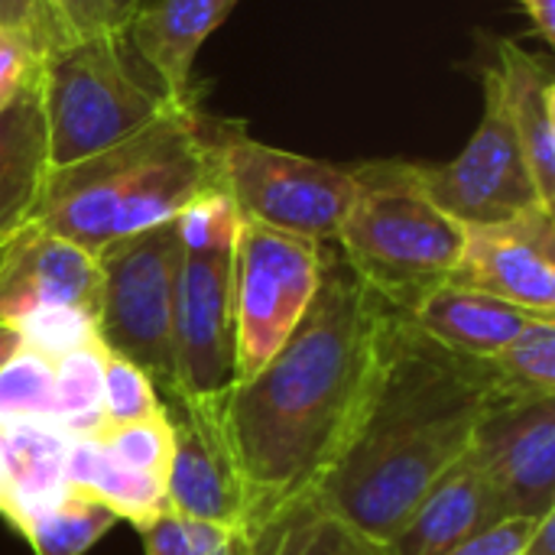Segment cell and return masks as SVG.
I'll return each mask as SVG.
<instances>
[{
  "instance_id": "6da1fadb",
  "label": "cell",
  "mask_w": 555,
  "mask_h": 555,
  "mask_svg": "<svg viewBox=\"0 0 555 555\" xmlns=\"http://www.w3.org/2000/svg\"><path fill=\"white\" fill-rule=\"evenodd\" d=\"M393 312L338 247L325 244L309 312L221 406L244 491V530L312 491L332 468L374 384Z\"/></svg>"
},
{
  "instance_id": "7a4b0ae2",
  "label": "cell",
  "mask_w": 555,
  "mask_h": 555,
  "mask_svg": "<svg viewBox=\"0 0 555 555\" xmlns=\"http://www.w3.org/2000/svg\"><path fill=\"white\" fill-rule=\"evenodd\" d=\"M501 397L485 361L459 358L393 312L367 400L319 498L387 543L423 494L455 468Z\"/></svg>"
},
{
  "instance_id": "3957f363",
  "label": "cell",
  "mask_w": 555,
  "mask_h": 555,
  "mask_svg": "<svg viewBox=\"0 0 555 555\" xmlns=\"http://www.w3.org/2000/svg\"><path fill=\"white\" fill-rule=\"evenodd\" d=\"M218 130L192 104L98 156L49 169L33 224L98 257L120 237L172 221L221 185Z\"/></svg>"
},
{
  "instance_id": "277c9868",
  "label": "cell",
  "mask_w": 555,
  "mask_h": 555,
  "mask_svg": "<svg viewBox=\"0 0 555 555\" xmlns=\"http://www.w3.org/2000/svg\"><path fill=\"white\" fill-rule=\"evenodd\" d=\"M351 169L358 192L335 247L387 306L410 312L426 293L449 283L465 228L433 205L410 163L380 159Z\"/></svg>"
},
{
  "instance_id": "5b68a950",
  "label": "cell",
  "mask_w": 555,
  "mask_h": 555,
  "mask_svg": "<svg viewBox=\"0 0 555 555\" xmlns=\"http://www.w3.org/2000/svg\"><path fill=\"white\" fill-rule=\"evenodd\" d=\"M127 33H88L39 59V98L49 140V169L98 156L156 120L192 107L176 104L137 72Z\"/></svg>"
},
{
  "instance_id": "8992f818",
  "label": "cell",
  "mask_w": 555,
  "mask_h": 555,
  "mask_svg": "<svg viewBox=\"0 0 555 555\" xmlns=\"http://www.w3.org/2000/svg\"><path fill=\"white\" fill-rule=\"evenodd\" d=\"M218 176L241 221L312 244H335L358 192L351 166L267 146L234 127L218 130Z\"/></svg>"
},
{
  "instance_id": "52a82bcc",
  "label": "cell",
  "mask_w": 555,
  "mask_h": 555,
  "mask_svg": "<svg viewBox=\"0 0 555 555\" xmlns=\"http://www.w3.org/2000/svg\"><path fill=\"white\" fill-rule=\"evenodd\" d=\"M176 221L120 237L98 254V341L143 367L159 397L172 390V302L179 273Z\"/></svg>"
},
{
  "instance_id": "ba28073f",
  "label": "cell",
  "mask_w": 555,
  "mask_h": 555,
  "mask_svg": "<svg viewBox=\"0 0 555 555\" xmlns=\"http://www.w3.org/2000/svg\"><path fill=\"white\" fill-rule=\"evenodd\" d=\"M322 250L325 244L241 221L234 241L237 384L254 377L309 312L322 283Z\"/></svg>"
},
{
  "instance_id": "9c48e42d",
  "label": "cell",
  "mask_w": 555,
  "mask_h": 555,
  "mask_svg": "<svg viewBox=\"0 0 555 555\" xmlns=\"http://www.w3.org/2000/svg\"><path fill=\"white\" fill-rule=\"evenodd\" d=\"M410 166L433 205H439L462 228L498 224L543 205L504 107L494 68L485 72V114L468 146L452 163Z\"/></svg>"
},
{
  "instance_id": "30bf717a",
  "label": "cell",
  "mask_w": 555,
  "mask_h": 555,
  "mask_svg": "<svg viewBox=\"0 0 555 555\" xmlns=\"http://www.w3.org/2000/svg\"><path fill=\"white\" fill-rule=\"evenodd\" d=\"M234 384V244L182 247L172 302L169 393L224 403Z\"/></svg>"
},
{
  "instance_id": "8fae6325",
  "label": "cell",
  "mask_w": 555,
  "mask_h": 555,
  "mask_svg": "<svg viewBox=\"0 0 555 555\" xmlns=\"http://www.w3.org/2000/svg\"><path fill=\"white\" fill-rule=\"evenodd\" d=\"M491 485L507 517L555 511V397L498 400L465 455Z\"/></svg>"
},
{
  "instance_id": "7c38bea8",
  "label": "cell",
  "mask_w": 555,
  "mask_h": 555,
  "mask_svg": "<svg viewBox=\"0 0 555 555\" xmlns=\"http://www.w3.org/2000/svg\"><path fill=\"white\" fill-rule=\"evenodd\" d=\"M159 400L172 429L169 511L185 520L244 530V491L224 433V403H202L182 393H163Z\"/></svg>"
},
{
  "instance_id": "4fadbf2b",
  "label": "cell",
  "mask_w": 555,
  "mask_h": 555,
  "mask_svg": "<svg viewBox=\"0 0 555 555\" xmlns=\"http://www.w3.org/2000/svg\"><path fill=\"white\" fill-rule=\"evenodd\" d=\"M449 283L555 319V211L540 205L498 224L465 228Z\"/></svg>"
},
{
  "instance_id": "5bb4252c",
  "label": "cell",
  "mask_w": 555,
  "mask_h": 555,
  "mask_svg": "<svg viewBox=\"0 0 555 555\" xmlns=\"http://www.w3.org/2000/svg\"><path fill=\"white\" fill-rule=\"evenodd\" d=\"M98 257L29 224L0 250V322H20L42 306H75L98 315Z\"/></svg>"
},
{
  "instance_id": "9a60e30c",
  "label": "cell",
  "mask_w": 555,
  "mask_h": 555,
  "mask_svg": "<svg viewBox=\"0 0 555 555\" xmlns=\"http://www.w3.org/2000/svg\"><path fill=\"white\" fill-rule=\"evenodd\" d=\"M237 0H143L127 26V42L143 72L176 104L192 101V65L205 39Z\"/></svg>"
},
{
  "instance_id": "2e32d148",
  "label": "cell",
  "mask_w": 555,
  "mask_h": 555,
  "mask_svg": "<svg viewBox=\"0 0 555 555\" xmlns=\"http://www.w3.org/2000/svg\"><path fill=\"white\" fill-rule=\"evenodd\" d=\"M504 517L507 514L485 475L468 459H462L406 514L397 533L384 543V553L442 555Z\"/></svg>"
},
{
  "instance_id": "e0dca14e",
  "label": "cell",
  "mask_w": 555,
  "mask_h": 555,
  "mask_svg": "<svg viewBox=\"0 0 555 555\" xmlns=\"http://www.w3.org/2000/svg\"><path fill=\"white\" fill-rule=\"evenodd\" d=\"M403 315L420 335L468 361L498 358L533 319H550L455 283L436 286Z\"/></svg>"
},
{
  "instance_id": "ac0fdd59",
  "label": "cell",
  "mask_w": 555,
  "mask_h": 555,
  "mask_svg": "<svg viewBox=\"0 0 555 555\" xmlns=\"http://www.w3.org/2000/svg\"><path fill=\"white\" fill-rule=\"evenodd\" d=\"M498 85L524 159L546 208L555 211V75L546 55L504 39L498 46Z\"/></svg>"
},
{
  "instance_id": "d6986e66",
  "label": "cell",
  "mask_w": 555,
  "mask_h": 555,
  "mask_svg": "<svg viewBox=\"0 0 555 555\" xmlns=\"http://www.w3.org/2000/svg\"><path fill=\"white\" fill-rule=\"evenodd\" d=\"M49 179V140L39 75L0 107V250L33 224Z\"/></svg>"
},
{
  "instance_id": "ffe728a7",
  "label": "cell",
  "mask_w": 555,
  "mask_h": 555,
  "mask_svg": "<svg viewBox=\"0 0 555 555\" xmlns=\"http://www.w3.org/2000/svg\"><path fill=\"white\" fill-rule=\"evenodd\" d=\"M68 439L52 426L3 423L0 426V517L20 533L68 494L65 478Z\"/></svg>"
},
{
  "instance_id": "44dd1931",
  "label": "cell",
  "mask_w": 555,
  "mask_h": 555,
  "mask_svg": "<svg viewBox=\"0 0 555 555\" xmlns=\"http://www.w3.org/2000/svg\"><path fill=\"white\" fill-rule=\"evenodd\" d=\"M244 555H387L319 491H302L244 530Z\"/></svg>"
},
{
  "instance_id": "7402d4cb",
  "label": "cell",
  "mask_w": 555,
  "mask_h": 555,
  "mask_svg": "<svg viewBox=\"0 0 555 555\" xmlns=\"http://www.w3.org/2000/svg\"><path fill=\"white\" fill-rule=\"evenodd\" d=\"M65 478L72 488L104 504L117 520L133 524L137 533L169 511L166 485L124 465L98 439H68Z\"/></svg>"
},
{
  "instance_id": "603a6c76",
  "label": "cell",
  "mask_w": 555,
  "mask_h": 555,
  "mask_svg": "<svg viewBox=\"0 0 555 555\" xmlns=\"http://www.w3.org/2000/svg\"><path fill=\"white\" fill-rule=\"evenodd\" d=\"M104 354L107 348L101 341H91L52 364L55 429L65 439H94L104 429L101 420Z\"/></svg>"
},
{
  "instance_id": "cb8c5ba5",
  "label": "cell",
  "mask_w": 555,
  "mask_h": 555,
  "mask_svg": "<svg viewBox=\"0 0 555 555\" xmlns=\"http://www.w3.org/2000/svg\"><path fill=\"white\" fill-rule=\"evenodd\" d=\"M114 524L117 517L104 504L78 488H68V494L29 520L20 537L29 543L33 555H88L111 533Z\"/></svg>"
},
{
  "instance_id": "d4e9b609",
  "label": "cell",
  "mask_w": 555,
  "mask_h": 555,
  "mask_svg": "<svg viewBox=\"0 0 555 555\" xmlns=\"http://www.w3.org/2000/svg\"><path fill=\"white\" fill-rule=\"evenodd\" d=\"M501 397H555V319H533L498 358L485 361Z\"/></svg>"
},
{
  "instance_id": "484cf974",
  "label": "cell",
  "mask_w": 555,
  "mask_h": 555,
  "mask_svg": "<svg viewBox=\"0 0 555 555\" xmlns=\"http://www.w3.org/2000/svg\"><path fill=\"white\" fill-rule=\"evenodd\" d=\"M3 423H36L55 429L52 361L20 348L0 367V426Z\"/></svg>"
},
{
  "instance_id": "4316f807",
  "label": "cell",
  "mask_w": 555,
  "mask_h": 555,
  "mask_svg": "<svg viewBox=\"0 0 555 555\" xmlns=\"http://www.w3.org/2000/svg\"><path fill=\"white\" fill-rule=\"evenodd\" d=\"M23 348L42 354L46 361H59L91 341H98V315L75 306H42L16 322Z\"/></svg>"
},
{
  "instance_id": "83f0119b",
  "label": "cell",
  "mask_w": 555,
  "mask_h": 555,
  "mask_svg": "<svg viewBox=\"0 0 555 555\" xmlns=\"http://www.w3.org/2000/svg\"><path fill=\"white\" fill-rule=\"evenodd\" d=\"M163 410L159 387L153 377L120 354H104V387H101V420L107 426H124L150 420Z\"/></svg>"
},
{
  "instance_id": "f1b7e54d",
  "label": "cell",
  "mask_w": 555,
  "mask_h": 555,
  "mask_svg": "<svg viewBox=\"0 0 555 555\" xmlns=\"http://www.w3.org/2000/svg\"><path fill=\"white\" fill-rule=\"evenodd\" d=\"M94 439L124 465L166 485L169 462H172V429H169V420L163 416V410L150 420L107 426Z\"/></svg>"
},
{
  "instance_id": "f546056e",
  "label": "cell",
  "mask_w": 555,
  "mask_h": 555,
  "mask_svg": "<svg viewBox=\"0 0 555 555\" xmlns=\"http://www.w3.org/2000/svg\"><path fill=\"white\" fill-rule=\"evenodd\" d=\"M0 29L23 36L39 55L75 36L59 0H0Z\"/></svg>"
},
{
  "instance_id": "4dcf8cb0",
  "label": "cell",
  "mask_w": 555,
  "mask_h": 555,
  "mask_svg": "<svg viewBox=\"0 0 555 555\" xmlns=\"http://www.w3.org/2000/svg\"><path fill=\"white\" fill-rule=\"evenodd\" d=\"M143 0H59L75 36L88 33H127Z\"/></svg>"
},
{
  "instance_id": "1f68e13d",
  "label": "cell",
  "mask_w": 555,
  "mask_h": 555,
  "mask_svg": "<svg viewBox=\"0 0 555 555\" xmlns=\"http://www.w3.org/2000/svg\"><path fill=\"white\" fill-rule=\"evenodd\" d=\"M39 52L16 33L0 29V107H7L36 75H39Z\"/></svg>"
},
{
  "instance_id": "d6a6232c",
  "label": "cell",
  "mask_w": 555,
  "mask_h": 555,
  "mask_svg": "<svg viewBox=\"0 0 555 555\" xmlns=\"http://www.w3.org/2000/svg\"><path fill=\"white\" fill-rule=\"evenodd\" d=\"M537 520L527 517H504L485 530H478L475 537L462 540L459 546H452L442 555H520L530 533H533Z\"/></svg>"
},
{
  "instance_id": "836d02e7",
  "label": "cell",
  "mask_w": 555,
  "mask_h": 555,
  "mask_svg": "<svg viewBox=\"0 0 555 555\" xmlns=\"http://www.w3.org/2000/svg\"><path fill=\"white\" fill-rule=\"evenodd\" d=\"M185 537H189L192 555H244V530H234V527L185 520Z\"/></svg>"
},
{
  "instance_id": "e575fe53",
  "label": "cell",
  "mask_w": 555,
  "mask_h": 555,
  "mask_svg": "<svg viewBox=\"0 0 555 555\" xmlns=\"http://www.w3.org/2000/svg\"><path fill=\"white\" fill-rule=\"evenodd\" d=\"M140 537H143L146 555H192L189 537H185V520L172 511L159 514L150 527L140 530Z\"/></svg>"
},
{
  "instance_id": "d590c367",
  "label": "cell",
  "mask_w": 555,
  "mask_h": 555,
  "mask_svg": "<svg viewBox=\"0 0 555 555\" xmlns=\"http://www.w3.org/2000/svg\"><path fill=\"white\" fill-rule=\"evenodd\" d=\"M520 7L527 10L530 23H533V33L553 46L555 42V0H520Z\"/></svg>"
},
{
  "instance_id": "8d00e7d4",
  "label": "cell",
  "mask_w": 555,
  "mask_h": 555,
  "mask_svg": "<svg viewBox=\"0 0 555 555\" xmlns=\"http://www.w3.org/2000/svg\"><path fill=\"white\" fill-rule=\"evenodd\" d=\"M520 555H555V511L537 520V527H533V533H530Z\"/></svg>"
},
{
  "instance_id": "74e56055",
  "label": "cell",
  "mask_w": 555,
  "mask_h": 555,
  "mask_svg": "<svg viewBox=\"0 0 555 555\" xmlns=\"http://www.w3.org/2000/svg\"><path fill=\"white\" fill-rule=\"evenodd\" d=\"M23 348V338H20V328L13 322H0V367Z\"/></svg>"
},
{
  "instance_id": "f35d334b",
  "label": "cell",
  "mask_w": 555,
  "mask_h": 555,
  "mask_svg": "<svg viewBox=\"0 0 555 555\" xmlns=\"http://www.w3.org/2000/svg\"><path fill=\"white\" fill-rule=\"evenodd\" d=\"M0 475H3V459H0Z\"/></svg>"
}]
</instances>
